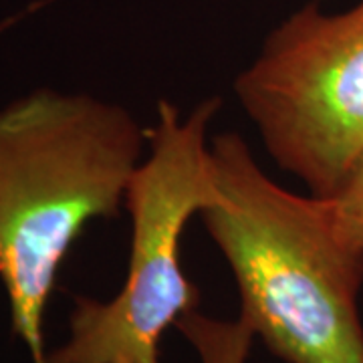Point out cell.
<instances>
[{"instance_id":"6da1fadb","label":"cell","mask_w":363,"mask_h":363,"mask_svg":"<svg viewBox=\"0 0 363 363\" xmlns=\"http://www.w3.org/2000/svg\"><path fill=\"white\" fill-rule=\"evenodd\" d=\"M218 200L202 220L240 295V319L285 363H363V250L329 196H301L260 168L236 131L210 142Z\"/></svg>"},{"instance_id":"7a4b0ae2","label":"cell","mask_w":363,"mask_h":363,"mask_svg":"<svg viewBox=\"0 0 363 363\" xmlns=\"http://www.w3.org/2000/svg\"><path fill=\"white\" fill-rule=\"evenodd\" d=\"M142 150L138 119L87 93L43 87L0 109V281L33 363H49L61 262L91 220L119 214Z\"/></svg>"},{"instance_id":"3957f363","label":"cell","mask_w":363,"mask_h":363,"mask_svg":"<svg viewBox=\"0 0 363 363\" xmlns=\"http://www.w3.org/2000/svg\"><path fill=\"white\" fill-rule=\"evenodd\" d=\"M218 107L212 97L182 117L168 99L157 101L150 156L125 194L131 252L123 286L109 301L75 297L69 337L49 353V363H160L164 331L198 309L200 291L182 269V234L218 200L208 143Z\"/></svg>"},{"instance_id":"277c9868","label":"cell","mask_w":363,"mask_h":363,"mask_svg":"<svg viewBox=\"0 0 363 363\" xmlns=\"http://www.w3.org/2000/svg\"><path fill=\"white\" fill-rule=\"evenodd\" d=\"M234 93L269 156L331 196L363 156V0L327 14L313 0L267 37Z\"/></svg>"},{"instance_id":"5b68a950","label":"cell","mask_w":363,"mask_h":363,"mask_svg":"<svg viewBox=\"0 0 363 363\" xmlns=\"http://www.w3.org/2000/svg\"><path fill=\"white\" fill-rule=\"evenodd\" d=\"M174 327L192 345L200 363H248L255 331L240 317L224 321L192 309Z\"/></svg>"},{"instance_id":"8992f818","label":"cell","mask_w":363,"mask_h":363,"mask_svg":"<svg viewBox=\"0 0 363 363\" xmlns=\"http://www.w3.org/2000/svg\"><path fill=\"white\" fill-rule=\"evenodd\" d=\"M329 200L339 233L363 250V156Z\"/></svg>"}]
</instances>
